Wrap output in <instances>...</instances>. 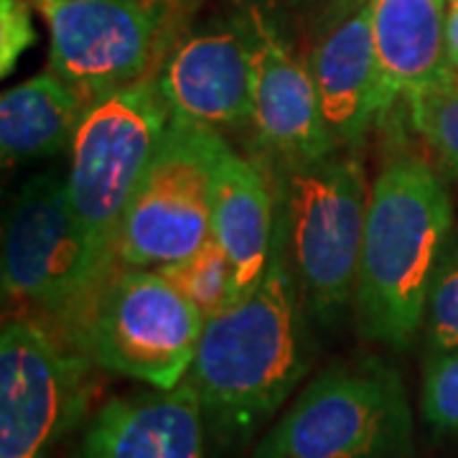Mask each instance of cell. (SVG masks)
Wrapping results in <instances>:
<instances>
[{
  "instance_id": "18",
  "label": "cell",
  "mask_w": 458,
  "mask_h": 458,
  "mask_svg": "<svg viewBox=\"0 0 458 458\" xmlns=\"http://www.w3.org/2000/svg\"><path fill=\"white\" fill-rule=\"evenodd\" d=\"M156 270L204 316V321L219 316L237 301L232 265L212 234L189 258L161 265Z\"/></svg>"
},
{
  "instance_id": "11",
  "label": "cell",
  "mask_w": 458,
  "mask_h": 458,
  "mask_svg": "<svg viewBox=\"0 0 458 458\" xmlns=\"http://www.w3.org/2000/svg\"><path fill=\"white\" fill-rule=\"evenodd\" d=\"M252 59V128L260 156L276 168L339 150L328 132L309 62L298 59L278 23L260 5L242 13Z\"/></svg>"
},
{
  "instance_id": "5",
  "label": "cell",
  "mask_w": 458,
  "mask_h": 458,
  "mask_svg": "<svg viewBox=\"0 0 458 458\" xmlns=\"http://www.w3.org/2000/svg\"><path fill=\"white\" fill-rule=\"evenodd\" d=\"M415 420L403 379L377 360L313 377L250 458H412Z\"/></svg>"
},
{
  "instance_id": "2",
  "label": "cell",
  "mask_w": 458,
  "mask_h": 458,
  "mask_svg": "<svg viewBox=\"0 0 458 458\" xmlns=\"http://www.w3.org/2000/svg\"><path fill=\"white\" fill-rule=\"evenodd\" d=\"M454 232V204L436 168L394 156L369 186L354 291L361 334L403 352L426 327L430 283Z\"/></svg>"
},
{
  "instance_id": "20",
  "label": "cell",
  "mask_w": 458,
  "mask_h": 458,
  "mask_svg": "<svg viewBox=\"0 0 458 458\" xmlns=\"http://www.w3.org/2000/svg\"><path fill=\"white\" fill-rule=\"evenodd\" d=\"M415 131L423 135L458 181V82L433 87L408 102Z\"/></svg>"
},
{
  "instance_id": "4",
  "label": "cell",
  "mask_w": 458,
  "mask_h": 458,
  "mask_svg": "<svg viewBox=\"0 0 458 458\" xmlns=\"http://www.w3.org/2000/svg\"><path fill=\"white\" fill-rule=\"evenodd\" d=\"M278 227L306 311L334 324L357 291L369 186L354 150L276 168Z\"/></svg>"
},
{
  "instance_id": "14",
  "label": "cell",
  "mask_w": 458,
  "mask_h": 458,
  "mask_svg": "<svg viewBox=\"0 0 458 458\" xmlns=\"http://www.w3.org/2000/svg\"><path fill=\"white\" fill-rule=\"evenodd\" d=\"M207 426L194 387L114 397L95 412L82 458H207Z\"/></svg>"
},
{
  "instance_id": "16",
  "label": "cell",
  "mask_w": 458,
  "mask_h": 458,
  "mask_svg": "<svg viewBox=\"0 0 458 458\" xmlns=\"http://www.w3.org/2000/svg\"><path fill=\"white\" fill-rule=\"evenodd\" d=\"M212 237L232 265L234 295L240 301L267 273L278 237V197L273 174L260 161L234 153V148H229L216 168Z\"/></svg>"
},
{
  "instance_id": "7",
  "label": "cell",
  "mask_w": 458,
  "mask_h": 458,
  "mask_svg": "<svg viewBox=\"0 0 458 458\" xmlns=\"http://www.w3.org/2000/svg\"><path fill=\"white\" fill-rule=\"evenodd\" d=\"M49 26V72L89 105L153 77L179 41V0H31Z\"/></svg>"
},
{
  "instance_id": "25",
  "label": "cell",
  "mask_w": 458,
  "mask_h": 458,
  "mask_svg": "<svg viewBox=\"0 0 458 458\" xmlns=\"http://www.w3.org/2000/svg\"><path fill=\"white\" fill-rule=\"evenodd\" d=\"M298 3H313V0H298Z\"/></svg>"
},
{
  "instance_id": "23",
  "label": "cell",
  "mask_w": 458,
  "mask_h": 458,
  "mask_svg": "<svg viewBox=\"0 0 458 458\" xmlns=\"http://www.w3.org/2000/svg\"><path fill=\"white\" fill-rule=\"evenodd\" d=\"M445 54L451 72L458 80V0H451L448 18H445Z\"/></svg>"
},
{
  "instance_id": "24",
  "label": "cell",
  "mask_w": 458,
  "mask_h": 458,
  "mask_svg": "<svg viewBox=\"0 0 458 458\" xmlns=\"http://www.w3.org/2000/svg\"><path fill=\"white\" fill-rule=\"evenodd\" d=\"M352 3H357V0H331V5H352Z\"/></svg>"
},
{
  "instance_id": "21",
  "label": "cell",
  "mask_w": 458,
  "mask_h": 458,
  "mask_svg": "<svg viewBox=\"0 0 458 458\" xmlns=\"http://www.w3.org/2000/svg\"><path fill=\"white\" fill-rule=\"evenodd\" d=\"M420 410L436 433L458 436V349L426 357Z\"/></svg>"
},
{
  "instance_id": "19",
  "label": "cell",
  "mask_w": 458,
  "mask_h": 458,
  "mask_svg": "<svg viewBox=\"0 0 458 458\" xmlns=\"http://www.w3.org/2000/svg\"><path fill=\"white\" fill-rule=\"evenodd\" d=\"M426 342L428 354L458 349V232H451L430 283Z\"/></svg>"
},
{
  "instance_id": "27",
  "label": "cell",
  "mask_w": 458,
  "mask_h": 458,
  "mask_svg": "<svg viewBox=\"0 0 458 458\" xmlns=\"http://www.w3.org/2000/svg\"><path fill=\"white\" fill-rule=\"evenodd\" d=\"M456 82H458V80H456Z\"/></svg>"
},
{
  "instance_id": "17",
  "label": "cell",
  "mask_w": 458,
  "mask_h": 458,
  "mask_svg": "<svg viewBox=\"0 0 458 458\" xmlns=\"http://www.w3.org/2000/svg\"><path fill=\"white\" fill-rule=\"evenodd\" d=\"M89 102L54 72L16 84L0 98L3 165L41 161L72 148Z\"/></svg>"
},
{
  "instance_id": "22",
  "label": "cell",
  "mask_w": 458,
  "mask_h": 458,
  "mask_svg": "<svg viewBox=\"0 0 458 458\" xmlns=\"http://www.w3.org/2000/svg\"><path fill=\"white\" fill-rule=\"evenodd\" d=\"M36 41L29 0H0V74L16 69L23 51Z\"/></svg>"
},
{
  "instance_id": "12",
  "label": "cell",
  "mask_w": 458,
  "mask_h": 458,
  "mask_svg": "<svg viewBox=\"0 0 458 458\" xmlns=\"http://www.w3.org/2000/svg\"><path fill=\"white\" fill-rule=\"evenodd\" d=\"M156 82L176 120L222 135L252 128V59L242 18L179 36Z\"/></svg>"
},
{
  "instance_id": "3",
  "label": "cell",
  "mask_w": 458,
  "mask_h": 458,
  "mask_svg": "<svg viewBox=\"0 0 458 458\" xmlns=\"http://www.w3.org/2000/svg\"><path fill=\"white\" fill-rule=\"evenodd\" d=\"M168 123L171 110L153 74L95 99L72 140L66 189L95 270V295L117 270L120 229Z\"/></svg>"
},
{
  "instance_id": "13",
  "label": "cell",
  "mask_w": 458,
  "mask_h": 458,
  "mask_svg": "<svg viewBox=\"0 0 458 458\" xmlns=\"http://www.w3.org/2000/svg\"><path fill=\"white\" fill-rule=\"evenodd\" d=\"M306 62L334 143L342 150H357L379 117V72L369 0L328 5L324 29Z\"/></svg>"
},
{
  "instance_id": "1",
  "label": "cell",
  "mask_w": 458,
  "mask_h": 458,
  "mask_svg": "<svg viewBox=\"0 0 458 458\" xmlns=\"http://www.w3.org/2000/svg\"><path fill=\"white\" fill-rule=\"evenodd\" d=\"M303 311L278 227L262 283L204 324L186 375L216 443L252 438L306 377L311 354Z\"/></svg>"
},
{
  "instance_id": "26",
  "label": "cell",
  "mask_w": 458,
  "mask_h": 458,
  "mask_svg": "<svg viewBox=\"0 0 458 458\" xmlns=\"http://www.w3.org/2000/svg\"><path fill=\"white\" fill-rule=\"evenodd\" d=\"M29 3H31V0H29Z\"/></svg>"
},
{
  "instance_id": "6",
  "label": "cell",
  "mask_w": 458,
  "mask_h": 458,
  "mask_svg": "<svg viewBox=\"0 0 458 458\" xmlns=\"http://www.w3.org/2000/svg\"><path fill=\"white\" fill-rule=\"evenodd\" d=\"M204 324V316L156 267H120L69 339L107 372L174 390L191 369Z\"/></svg>"
},
{
  "instance_id": "10",
  "label": "cell",
  "mask_w": 458,
  "mask_h": 458,
  "mask_svg": "<svg viewBox=\"0 0 458 458\" xmlns=\"http://www.w3.org/2000/svg\"><path fill=\"white\" fill-rule=\"evenodd\" d=\"M84 354L66 352L44 324L5 321L0 334V458H41L80 420Z\"/></svg>"
},
{
  "instance_id": "15",
  "label": "cell",
  "mask_w": 458,
  "mask_h": 458,
  "mask_svg": "<svg viewBox=\"0 0 458 458\" xmlns=\"http://www.w3.org/2000/svg\"><path fill=\"white\" fill-rule=\"evenodd\" d=\"M445 0H369L379 72V117L400 99L410 102L454 82L445 54Z\"/></svg>"
},
{
  "instance_id": "8",
  "label": "cell",
  "mask_w": 458,
  "mask_h": 458,
  "mask_svg": "<svg viewBox=\"0 0 458 458\" xmlns=\"http://www.w3.org/2000/svg\"><path fill=\"white\" fill-rule=\"evenodd\" d=\"M229 148L222 132L171 117L120 229L117 270L161 267L204 245L212 234L216 168Z\"/></svg>"
},
{
  "instance_id": "9",
  "label": "cell",
  "mask_w": 458,
  "mask_h": 458,
  "mask_svg": "<svg viewBox=\"0 0 458 458\" xmlns=\"http://www.w3.org/2000/svg\"><path fill=\"white\" fill-rule=\"evenodd\" d=\"M3 295L49 316L69 336L95 298V270L59 171L26 181L8 209Z\"/></svg>"
}]
</instances>
